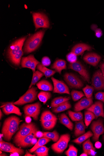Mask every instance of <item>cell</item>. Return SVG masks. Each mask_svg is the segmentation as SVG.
I'll return each mask as SVG.
<instances>
[{
	"mask_svg": "<svg viewBox=\"0 0 104 156\" xmlns=\"http://www.w3.org/2000/svg\"><path fill=\"white\" fill-rule=\"evenodd\" d=\"M83 150L84 152L87 154L88 152L91 150H95L93 145L90 141V138H88L83 143Z\"/></svg>",
	"mask_w": 104,
	"mask_h": 156,
	"instance_id": "ab89813d",
	"label": "cell"
},
{
	"mask_svg": "<svg viewBox=\"0 0 104 156\" xmlns=\"http://www.w3.org/2000/svg\"><path fill=\"white\" fill-rule=\"evenodd\" d=\"M38 130L36 125L34 122L23 123L20 126L19 131L14 138V143L17 145L25 137Z\"/></svg>",
	"mask_w": 104,
	"mask_h": 156,
	"instance_id": "3957f363",
	"label": "cell"
},
{
	"mask_svg": "<svg viewBox=\"0 0 104 156\" xmlns=\"http://www.w3.org/2000/svg\"><path fill=\"white\" fill-rule=\"evenodd\" d=\"M70 99V97H60L56 98H54L52 101L51 106L53 108L56 107L62 103L69 101Z\"/></svg>",
	"mask_w": 104,
	"mask_h": 156,
	"instance_id": "f1b7e54d",
	"label": "cell"
},
{
	"mask_svg": "<svg viewBox=\"0 0 104 156\" xmlns=\"http://www.w3.org/2000/svg\"><path fill=\"white\" fill-rule=\"evenodd\" d=\"M80 156H88V155L87 153H86L85 152H84L83 153H82V154H81V155Z\"/></svg>",
	"mask_w": 104,
	"mask_h": 156,
	"instance_id": "680465c9",
	"label": "cell"
},
{
	"mask_svg": "<svg viewBox=\"0 0 104 156\" xmlns=\"http://www.w3.org/2000/svg\"><path fill=\"white\" fill-rule=\"evenodd\" d=\"M44 33L45 31L41 30L28 39L23 49L25 53L28 54L32 52L38 48L41 43Z\"/></svg>",
	"mask_w": 104,
	"mask_h": 156,
	"instance_id": "7a4b0ae2",
	"label": "cell"
},
{
	"mask_svg": "<svg viewBox=\"0 0 104 156\" xmlns=\"http://www.w3.org/2000/svg\"><path fill=\"white\" fill-rule=\"evenodd\" d=\"M37 132H34L25 137L18 143L17 146L23 148L32 146L33 139L34 138L36 137V133Z\"/></svg>",
	"mask_w": 104,
	"mask_h": 156,
	"instance_id": "d6986e66",
	"label": "cell"
},
{
	"mask_svg": "<svg viewBox=\"0 0 104 156\" xmlns=\"http://www.w3.org/2000/svg\"><path fill=\"white\" fill-rule=\"evenodd\" d=\"M34 55H29L22 58L21 62V66L23 68L30 69Z\"/></svg>",
	"mask_w": 104,
	"mask_h": 156,
	"instance_id": "4dcf8cb0",
	"label": "cell"
},
{
	"mask_svg": "<svg viewBox=\"0 0 104 156\" xmlns=\"http://www.w3.org/2000/svg\"><path fill=\"white\" fill-rule=\"evenodd\" d=\"M96 153L95 152V150H91L90 151H89L87 154L88 155L90 156H96Z\"/></svg>",
	"mask_w": 104,
	"mask_h": 156,
	"instance_id": "681fc988",
	"label": "cell"
},
{
	"mask_svg": "<svg viewBox=\"0 0 104 156\" xmlns=\"http://www.w3.org/2000/svg\"><path fill=\"white\" fill-rule=\"evenodd\" d=\"M36 137L41 138L43 137V133L40 131H37L36 133Z\"/></svg>",
	"mask_w": 104,
	"mask_h": 156,
	"instance_id": "f907efd6",
	"label": "cell"
},
{
	"mask_svg": "<svg viewBox=\"0 0 104 156\" xmlns=\"http://www.w3.org/2000/svg\"><path fill=\"white\" fill-rule=\"evenodd\" d=\"M95 147L97 149H100L102 147V144L100 142L97 141L95 144Z\"/></svg>",
	"mask_w": 104,
	"mask_h": 156,
	"instance_id": "816d5d0a",
	"label": "cell"
},
{
	"mask_svg": "<svg viewBox=\"0 0 104 156\" xmlns=\"http://www.w3.org/2000/svg\"><path fill=\"white\" fill-rule=\"evenodd\" d=\"M44 74L38 70H37L35 72H33V76L31 83L29 86V89L31 88L43 76Z\"/></svg>",
	"mask_w": 104,
	"mask_h": 156,
	"instance_id": "74e56055",
	"label": "cell"
},
{
	"mask_svg": "<svg viewBox=\"0 0 104 156\" xmlns=\"http://www.w3.org/2000/svg\"><path fill=\"white\" fill-rule=\"evenodd\" d=\"M32 119L30 117L27 116L25 119V121L26 123H30L31 122Z\"/></svg>",
	"mask_w": 104,
	"mask_h": 156,
	"instance_id": "db71d44e",
	"label": "cell"
},
{
	"mask_svg": "<svg viewBox=\"0 0 104 156\" xmlns=\"http://www.w3.org/2000/svg\"><path fill=\"white\" fill-rule=\"evenodd\" d=\"M51 140V139L45 137H43L39 138L34 147L29 150V152L31 153L34 152L37 149L47 144Z\"/></svg>",
	"mask_w": 104,
	"mask_h": 156,
	"instance_id": "cb8c5ba5",
	"label": "cell"
},
{
	"mask_svg": "<svg viewBox=\"0 0 104 156\" xmlns=\"http://www.w3.org/2000/svg\"><path fill=\"white\" fill-rule=\"evenodd\" d=\"M42 64L44 66H48L51 64L50 58L47 56L44 57L41 60Z\"/></svg>",
	"mask_w": 104,
	"mask_h": 156,
	"instance_id": "7dc6e473",
	"label": "cell"
},
{
	"mask_svg": "<svg viewBox=\"0 0 104 156\" xmlns=\"http://www.w3.org/2000/svg\"><path fill=\"white\" fill-rule=\"evenodd\" d=\"M100 67L102 70L103 76L104 77V63L101 64L100 66Z\"/></svg>",
	"mask_w": 104,
	"mask_h": 156,
	"instance_id": "f5cc1de1",
	"label": "cell"
},
{
	"mask_svg": "<svg viewBox=\"0 0 104 156\" xmlns=\"http://www.w3.org/2000/svg\"><path fill=\"white\" fill-rule=\"evenodd\" d=\"M41 107V105L39 102L26 105L23 108L25 115L32 117L34 120H37L40 113Z\"/></svg>",
	"mask_w": 104,
	"mask_h": 156,
	"instance_id": "52a82bcc",
	"label": "cell"
},
{
	"mask_svg": "<svg viewBox=\"0 0 104 156\" xmlns=\"http://www.w3.org/2000/svg\"><path fill=\"white\" fill-rule=\"evenodd\" d=\"M51 79L54 84V88L53 91L54 93L60 94H70L69 88L64 83L61 81L57 80L52 77Z\"/></svg>",
	"mask_w": 104,
	"mask_h": 156,
	"instance_id": "4fadbf2b",
	"label": "cell"
},
{
	"mask_svg": "<svg viewBox=\"0 0 104 156\" xmlns=\"http://www.w3.org/2000/svg\"><path fill=\"white\" fill-rule=\"evenodd\" d=\"M92 84L95 90H104V77L100 70L97 71L94 74Z\"/></svg>",
	"mask_w": 104,
	"mask_h": 156,
	"instance_id": "7c38bea8",
	"label": "cell"
},
{
	"mask_svg": "<svg viewBox=\"0 0 104 156\" xmlns=\"http://www.w3.org/2000/svg\"><path fill=\"white\" fill-rule=\"evenodd\" d=\"M33 16L36 29L41 27H49V20L45 14L42 13L34 12L33 13Z\"/></svg>",
	"mask_w": 104,
	"mask_h": 156,
	"instance_id": "8992f818",
	"label": "cell"
},
{
	"mask_svg": "<svg viewBox=\"0 0 104 156\" xmlns=\"http://www.w3.org/2000/svg\"><path fill=\"white\" fill-rule=\"evenodd\" d=\"M71 94L73 100L74 101H78L85 96V94L82 91L75 90H72L71 93Z\"/></svg>",
	"mask_w": 104,
	"mask_h": 156,
	"instance_id": "60d3db41",
	"label": "cell"
},
{
	"mask_svg": "<svg viewBox=\"0 0 104 156\" xmlns=\"http://www.w3.org/2000/svg\"><path fill=\"white\" fill-rule=\"evenodd\" d=\"M69 115L73 121H80L83 119V115L81 112H73L71 111H68Z\"/></svg>",
	"mask_w": 104,
	"mask_h": 156,
	"instance_id": "f546056e",
	"label": "cell"
},
{
	"mask_svg": "<svg viewBox=\"0 0 104 156\" xmlns=\"http://www.w3.org/2000/svg\"><path fill=\"white\" fill-rule=\"evenodd\" d=\"M74 134L76 137H78L85 133L86 126L83 120L76 122Z\"/></svg>",
	"mask_w": 104,
	"mask_h": 156,
	"instance_id": "603a6c76",
	"label": "cell"
},
{
	"mask_svg": "<svg viewBox=\"0 0 104 156\" xmlns=\"http://www.w3.org/2000/svg\"><path fill=\"white\" fill-rule=\"evenodd\" d=\"M64 79L68 86L70 87L81 89L84 86L82 81L77 76L71 73H66Z\"/></svg>",
	"mask_w": 104,
	"mask_h": 156,
	"instance_id": "ba28073f",
	"label": "cell"
},
{
	"mask_svg": "<svg viewBox=\"0 0 104 156\" xmlns=\"http://www.w3.org/2000/svg\"><path fill=\"white\" fill-rule=\"evenodd\" d=\"M91 129L94 133L93 140L95 141L98 140L100 135L104 133L103 120L100 119L93 121L91 125Z\"/></svg>",
	"mask_w": 104,
	"mask_h": 156,
	"instance_id": "8fae6325",
	"label": "cell"
},
{
	"mask_svg": "<svg viewBox=\"0 0 104 156\" xmlns=\"http://www.w3.org/2000/svg\"><path fill=\"white\" fill-rule=\"evenodd\" d=\"M57 119L56 116L49 111H44L41 116V122Z\"/></svg>",
	"mask_w": 104,
	"mask_h": 156,
	"instance_id": "1f68e13d",
	"label": "cell"
},
{
	"mask_svg": "<svg viewBox=\"0 0 104 156\" xmlns=\"http://www.w3.org/2000/svg\"><path fill=\"white\" fill-rule=\"evenodd\" d=\"M71 108V105L68 101L65 102L58 106L53 108L52 111L56 113H58L65 111Z\"/></svg>",
	"mask_w": 104,
	"mask_h": 156,
	"instance_id": "4316f807",
	"label": "cell"
},
{
	"mask_svg": "<svg viewBox=\"0 0 104 156\" xmlns=\"http://www.w3.org/2000/svg\"><path fill=\"white\" fill-rule=\"evenodd\" d=\"M3 135L2 134H1L0 135V141H2L3 140Z\"/></svg>",
	"mask_w": 104,
	"mask_h": 156,
	"instance_id": "6f0895ef",
	"label": "cell"
},
{
	"mask_svg": "<svg viewBox=\"0 0 104 156\" xmlns=\"http://www.w3.org/2000/svg\"><path fill=\"white\" fill-rule=\"evenodd\" d=\"M37 88L32 87L29 89L21 97L19 100L13 103L16 105H21L24 104L32 103L37 100L38 92Z\"/></svg>",
	"mask_w": 104,
	"mask_h": 156,
	"instance_id": "277c9868",
	"label": "cell"
},
{
	"mask_svg": "<svg viewBox=\"0 0 104 156\" xmlns=\"http://www.w3.org/2000/svg\"><path fill=\"white\" fill-rule=\"evenodd\" d=\"M83 59L87 63L96 66L100 61L101 57L96 53H90L85 55L84 56Z\"/></svg>",
	"mask_w": 104,
	"mask_h": 156,
	"instance_id": "ac0fdd59",
	"label": "cell"
},
{
	"mask_svg": "<svg viewBox=\"0 0 104 156\" xmlns=\"http://www.w3.org/2000/svg\"><path fill=\"white\" fill-rule=\"evenodd\" d=\"M91 28L92 30L94 31L95 33V35L98 38H100L102 35V31L98 28L97 25L93 24L91 26Z\"/></svg>",
	"mask_w": 104,
	"mask_h": 156,
	"instance_id": "f6af8a7d",
	"label": "cell"
},
{
	"mask_svg": "<svg viewBox=\"0 0 104 156\" xmlns=\"http://www.w3.org/2000/svg\"><path fill=\"white\" fill-rule=\"evenodd\" d=\"M93 134L91 131H88L87 132L83 134L78 138L73 140V142L78 144H82L84 141L87 139L92 136Z\"/></svg>",
	"mask_w": 104,
	"mask_h": 156,
	"instance_id": "83f0119b",
	"label": "cell"
},
{
	"mask_svg": "<svg viewBox=\"0 0 104 156\" xmlns=\"http://www.w3.org/2000/svg\"><path fill=\"white\" fill-rule=\"evenodd\" d=\"M70 138V135L68 134L61 135L56 143L52 145V149L57 153H62L67 148Z\"/></svg>",
	"mask_w": 104,
	"mask_h": 156,
	"instance_id": "5b68a950",
	"label": "cell"
},
{
	"mask_svg": "<svg viewBox=\"0 0 104 156\" xmlns=\"http://www.w3.org/2000/svg\"><path fill=\"white\" fill-rule=\"evenodd\" d=\"M60 122L69 129L72 131L74 127L73 124L65 113H63L61 115Z\"/></svg>",
	"mask_w": 104,
	"mask_h": 156,
	"instance_id": "484cf974",
	"label": "cell"
},
{
	"mask_svg": "<svg viewBox=\"0 0 104 156\" xmlns=\"http://www.w3.org/2000/svg\"><path fill=\"white\" fill-rule=\"evenodd\" d=\"M0 150L1 151L9 152L13 154L10 156H19L24 154V150L15 147L13 144L3 140L0 142Z\"/></svg>",
	"mask_w": 104,
	"mask_h": 156,
	"instance_id": "9c48e42d",
	"label": "cell"
},
{
	"mask_svg": "<svg viewBox=\"0 0 104 156\" xmlns=\"http://www.w3.org/2000/svg\"><path fill=\"white\" fill-rule=\"evenodd\" d=\"M85 95L87 98H91L94 91V87L87 85L86 87L83 89Z\"/></svg>",
	"mask_w": 104,
	"mask_h": 156,
	"instance_id": "b9f144b4",
	"label": "cell"
},
{
	"mask_svg": "<svg viewBox=\"0 0 104 156\" xmlns=\"http://www.w3.org/2000/svg\"><path fill=\"white\" fill-rule=\"evenodd\" d=\"M57 119L51 120L41 122V124L44 129L46 130H50L53 129L55 126Z\"/></svg>",
	"mask_w": 104,
	"mask_h": 156,
	"instance_id": "d590c367",
	"label": "cell"
},
{
	"mask_svg": "<svg viewBox=\"0 0 104 156\" xmlns=\"http://www.w3.org/2000/svg\"><path fill=\"white\" fill-rule=\"evenodd\" d=\"M92 48L87 44H80L74 46L72 49L71 52L76 54L77 55L82 54L86 51L91 50Z\"/></svg>",
	"mask_w": 104,
	"mask_h": 156,
	"instance_id": "ffe728a7",
	"label": "cell"
},
{
	"mask_svg": "<svg viewBox=\"0 0 104 156\" xmlns=\"http://www.w3.org/2000/svg\"><path fill=\"white\" fill-rule=\"evenodd\" d=\"M38 140L36 137L34 138L32 142V146L35 145L37 142Z\"/></svg>",
	"mask_w": 104,
	"mask_h": 156,
	"instance_id": "11a10c76",
	"label": "cell"
},
{
	"mask_svg": "<svg viewBox=\"0 0 104 156\" xmlns=\"http://www.w3.org/2000/svg\"><path fill=\"white\" fill-rule=\"evenodd\" d=\"M49 148L43 146L37 149L34 153L38 156H48L49 155Z\"/></svg>",
	"mask_w": 104,
	"mask_h": 156,
	"instance_id": "f35d334b",
	"label": "cell"
},
{
	"mask_svg": "<svg viewBox=\"0 0 104 156\" xmlns=\"http://www.w3.org/2000/svg\"><path fill=\"white\" fill-rule=\"evenodd\" d=\"M39 64H40V63L34 57L30 68V69L32 70L33 72H36L35 69L36 66Z\"/></svg>",
	"mask_w": 104,
	"mask_h": 156,
	"instance_id": "bcb514c9",
	"label": "cell"
},
{
	"mask_svg": "<svg viewBox=\"0 0 104 156\" xmlns=\"http://www.w3.org/2000/svg\"><path fill=\"white\" fill-rule=\"evenodd\" d=\"M86 109L93 113L96 119L99 117H102L104 118L103 105L101 102H96L94 104Z\"/></svg>",
	"mask_w": 104,
	"mask_h": 156,
	"instance_id": "9a60e30c",
	"label": "cell"
},
{
	"mask_svg": "<svg viewBox=\"0 0 104 156\" xmlns=\"http://www.w3.org/2000/svg\"><path fill=\"white\" fill-rule=\"evenodd\" d=\"M66 58L67 61L70 63H73L77 61V55L72 52L67 55Z\"/></svg>",
	"mask_w": 104,
	"mask_h": 156,
	"instance_id": "ee69618b",
	"label": "cell"
},
{
	"mask_svg": "<svg viewBox=\"0 0 104 156\" xmlns=\"http://www.w3.org/2000/svg\"><path fill=\"white\" fill-rule=\"evenodd\" d=\"M0 116H1V117H0V118H1V119L2 118V117L3 116V113H2V111H1H1H0Z\"/></svg>",
	"mask_w": 104,
	"mask_h": 156,
	"instance_id": "91938a15",
	"label": "cell"
},
{
	"mask_svg": "<svg viewBox=\"0 0 104 156\" xmlns=\"http://www.w3.org/2000/svg\"><path fill=\"white\" fill-rule=\"evenodd\" d=\"M92 98L84 97L77 102L74 107V110L78 112L90 107L93 104Z\"/></svg>",
	"mask_w": 104,
	"mask_h": 156,
	"instance_id": "e0dca14e",
	"label": "cell"
},
{
	"mask_svg": "<svg viewBox=\"0 0 104 156\" xmlns=\"http://www.w3.org/2000/svg\"><path fill=\"white\" fill-rule=\"evenodd\" d=\"M103 139H104V135L103 136Z\"/></svg>",
	"mask_w": 104,
	"mask_h": 156,
	"instance_id": "6125c7cd",
	"label": "cell"
},
{
	"mask_svg": "<svg viewBox=\"0 0 104 156\" xmlns=\"http://www.w3.org/2000/svg\"><path fill=\"white\" fill-rule=\"evenodd\" d=\"M0 156H7V155L6 154L4 153H1V154H0Z\"/></svg>",
	"mask_w": 104,
	"mask_h": 156,
	"instance_id": "94428289",
	"label": "cell"
},
{
	"mask_svg": "<svg viewBox=\"0 0 104 156\" xmlns=\"http://www.w3.org/2000/svg\"><path fill=\"white\" fill-rule=\"evenodd\" d=\"M26 38V37H22L16 40L13 43L8 51V56L10 59L22 49Z\"/></svg>",
	"mask_w": 104,
	"mask_h": 156,
	"instance_id": "5bb4252c",
	"label": "cell"
},
{
	"mask_svg": "<svg viewBox=\"0 0 104 156\" xmlns=\"http://www.w3.org/2000/svg\"><path fill=\"white\" fill-rule=\"evenodd\" d=\"M37 68L46 77H50L56 73V70L48 69L41 64L37 65Z\"/></svg>",
	"mask_w": 104,
	"mask_h": 156,
	"instance_id": "d4e9b609",
	"label": "cell"
},
{
	"mask_svg": "<svg viewBox=\"0 0 104 156\" xmlns=\"http://www.w3.org/2000/svg\"><path fill=\"white\" fill-rule=\"evenodd\" d=\"M26 154L24 156H36V154H31L30 153H29L27 151H26Z\"/></svg>",
	"mask_w": 104,
	"mask_h": 156,
	"instance_id": "9f6ffc18",
	"label": "cell"
},
{
	"mask_svg": "<svg viewBox=\"0 0 104 156\" xmlns=\"http://www.w3.org/2000/svg\"><path fill=\"white\" fill-rule=\"evenodd\" d=\"M1 107H2L3 111L6 115L14 113L20 116L22 115L20 109L13 103H5Z\"/></svg>",
	"mask_w": 104,
	"mask_h": 156,
	"instance_id": "2e32d148",
	"label": "cell"
},
{
	"mask_svg": "<svg viewBox=\"0 0 104 156\" xmlns=\"http://www.w3.org/2000/svg\"><path fill=\"white\" fill-rule=\"evenodd\" d=\"M69 68L78 73L84 80L88 82H90V76L88 71L84 66L79 61L73 63H70Z\"/></svg>",
	"mask_w": 104,
	"mask_h": 156,
	"instance_id": "30bf717a",
	"label": "cell"
},
{
	"mask_svg": "<svg viewBox=\"0 0 104 156\" xmlns=\"http://www.w3.org/2000/svg\"><path fill=\"white\" fill-rule=\"evenodd\" d=\"M95 97L97 100L104 103V92H99L95 94Z\"/></svg>",
	"mask_w": 104,
	"mask_h": 156,
	"instance_id": "c3c4849f",
	"label": "cell"
},
{
	"mask_svg": "<svg viewBox=\"0 0 104 156\" xmlns=\"http://www.w3.org/2000/svg\"><path fill=\"white\" fill-rule=\"evenodd\" d=\"M43 137L50 139L55 142H56L60 138L59 133L56 131L52 132H43Z\"/></svg>",
	"mask_w": 104,
	"mask_h": 156,
	"instance_id": "836d02e7",
	"label": "cell"
},
{
	"mask_svg": "<svg viewBox=\"0 0 104 156\" xmlns=\"http://www.w3.org/2000/svg\"><path fill=\"white\" fill-rule=\"evenodd\" d=\"M23 54V51L22 49H21L10 59L14 64L18 66L20 64L22 57Z\"/></svg>",
	"mask_w": 104,
	"mask_h": 156,
	"instance_id": "8d00e7d4",
	"label": "cell"
},
{
	"mask_svg": "<svg viewBox=\"0 0 104 156\" xmlns=\"http://www.w3.org/2000/svg\"><path fill=\"white\" fill-rule=\"evenodd\" d=\"M51 94L50 92L45 91H41L38 95V97L39 100L45 104L47 101L51 97Z\"/></svg>",
	"mask_w": 104,
	"mask_h": 156,
	"instance_id": "d6a6232c",
	"label": "cell"
},
{
	"mask_svg": "<svg viewBox=\"0 0 104 156\" xmlns=\"http://www.w3.org/2000/svg\"><path fill=\"white\" fill-rule=\"evenodd\" d=\"M77 153L78 149L72 145H69V149L65 153L67 156H77Z\"/></svg>",
	"mask_w": 104,
	"mask_h": 156,
	"instance_id": "7bdbcfd3",
	"label": "cell"
},
{
	"mask_svg": "<svg viewBox=\"0 0 104 156\" xmlns=\"http://www.w3.org/2000/svg\"><path fill=\"white\" fill-rule=\"evenodd\" d=\"M84 122L86 126H88L92 121L95 118L94 113L90 111H86L84 113Z\"/></svg>",
	"mask_w": 104,
	"mask_h": 156,
	"instance_id": "e575fe53",
	"label": "cell"
},
{
	"mask_svg": "<svg viewBox=\"0 0 104 156\" xmlns=\"http://www.w3.org/2000/svg\"><path fill=\"white\" fill-rule=\"evenodd\" d=\"M56 72L61 74L62 70L66 69V62L63 60L59 59L56 60L51 67Z\"/></svg>",
	"mask_w": 104,
	"mask_h": 156,
	"instance_id": "44dd1931",
	"label": "cell"
},
{
	"mask_svg": "<svg viewBox=\"0 0 104 156\" xmlns=\"http://www.w3.org/2000/svg\"><path fill=\"white\" fill-rule=\"evenodd\" d=\"M38 88L45 91H52L53 88L52 85L48 81L42 80L37 83Z\"/></svg>",
	"mask_w": 104,
	"mask_h": 156,
	"instance_id": "7402d4cb",
	"label": "cell"
},
{
	"mask_svg": "<svg viewBox=\"0 0 104 156\" xmlns=\"http://www.w3.org/2000/svg\"><path fill=\"white\" fill-rule=\"evenodd\" d=\"M20 122V119L15 116H11L5 119L2 129V134L5 140L9 141L13 135L19 130Z\"/></svg>",
	"mask_w": 104,
	"mask_h": 156,
	"instance_id": "6da1fadb",
	"label": "cell"
}]
</instances>
